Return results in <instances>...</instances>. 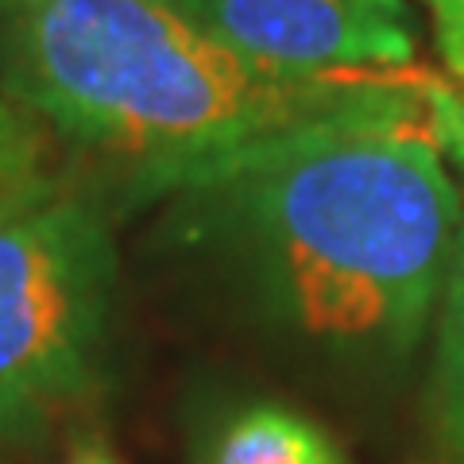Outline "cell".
Listing matches in <instances>:
<instances>
[{
    "label": "cell",
    "instance_id": "7",
    "mask_svg": "<svg viewBox=\"0 0 464 464\" xmlns=\"http://www.w3.org/2000/svg\"><path fill=\"white\" fill-rule=\"evenodd\" d=\"M43 159H47V143L35 116L0 90V206L51 182L43 174Z\"/></svg>",
    "mask_w": 464,
    "mask_h": 464
},
{
    "label": "cell",
    "instance_id": "8",
    "mask_svg": "<svg viewBox=\"0 0 464 464\" xmlns=\"http://www.w3.org/2000/svg\"><path fill=\"white\" fill-rule=\"evenodd\" d=\"M418 90H422L430 124H433V132H438L441 148L464 167V97L453 93L449 85L433 82V78L430 82H418Z\"/></svg>",
    "mask_w": 464,
    "mask_h": 464
},
{
    "label": "cell",
    "instance_id": "6",
    "mask_svg": "<svg viewBox=\"0 0 464 464\" xmlns=\"http://www.w3.org/2000/svg\"><path fill=\"white\" fill-rule=\"evenodd\" d=\"M433 402L445 445L464 464V237L441 295L438 325V375H433Z\"/></svg>",
    "mask_w": 464,
    "mask_h": 464
},
{
    "label": "cell",
    "instance_id": "3",
    "mask_svg": "<svg viewBox=\"0 0 464 464\" xmlns=\"http://www.w3.org/2000/svg\"><path fill=\"white\" fill-rule=\"evenodd\" d=\"M116 295V244L90 198L54 182L0 206V438L97 387Z\"/></svg>",
    "mask_w": 464,
    "mask_h": 464
},
{
    "label": "cell",
    "instance_id": "1",
    "mask_svg": "<svg viewBox=\"0 0 464 464\" xmlns=\"http://www.w3.org/2000/svg\"><path fill=\"white\" fill-rule=\"evenodd\" d=\"M186 194L283 322L337 353H411L464 237L445 148L375 85L201 170Z\"/></svg>",
    "mask_w": 464,
    "mask_h": 464
},
{
    "label": "cell",
    "instance_id": "11",
    "mask_svg": "<svg viewBox=\"0 0 464 464\" xmlns=\"http://www.w3.org/2000/svg\"><path fill=\"white\" fill-rule=\"evenodd\" d=\"M5 206H8V201H5Z\"/></svg>",
    "mask_w": 464,
    "mask_h": 464
},
{
    "label": "cell",
    "instance_id": "5",
    "mask_svg": "<svg viewBox=\"0 0 464 464\" xmlns=\"http://www.w3.org/2000/svg\"><path fill=\"white\" fill-rule=\"evenodd\" d=\"M198 464H348L329 433L279 402L244 406L213 433Z\"/></svg>",
    "mask_w": 464,
    "mask_h": 464
},
{
    "label": "cell",
    "instance_id": "9",
    "mask_svg": "<svg viewBox=\"0 0 464 464\" xmlns=\"http://www.w3.org/2000/svg\"><path fill=\"white\" fill-rule=\"evenodd\" d=\"M433 20V39L449 74L464 85V0H422Z\"/></svg>",
    "mask_w": 464,
    "mask_h": 464
},
{
    "label": "cell",
    "instance_id": "2",
    "mask_svg": "<svg viewBox=\"0 0 464 464\" xmlns=\"http://www.w3.org/2000/svg\"><path fill=\"white\" fill-rule=\"evenodd\" d=\"M0 54L27 112L148 190H182L228 155L380 85L259 70L174 0H5Z\"/></svg>",
    "mask_w": 464,
    "mask_h": 464
},
{
    "label": "cell",
    "instance_id": "4",
    "mask_svg": "<svg viewBox=\"0 0 464 464\" xmlns=\"http://www.w3.org/2000/svg\"><path fill=\"white\" fill-rule=\"evenodd\" d=\"M232 54L271 74L348 78L414 63L406 0H174Z\"/></svg>",
    "mask_w": 464,
    "mask_h": 464
},
{
    "label": "cell",
    "instance_id": "10",
    "mask_svg": "<svg viewBox=\"0 0 464 464\" xmlns=\"http://www.w3.org/2000/svg\"><path fill=\"white\" fill-rule=\"evenodd\" d=\"M66 464H124L121 457H112L105 445H97V441H85V445H78L74 453H70V460Z\"/></svg>",
    "mask_w": 464,
    "mask_h": 464
}]
</instances>
